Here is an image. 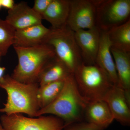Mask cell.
<instances>
[{
  "mask_svg": "<svg viewBox=\"0 0 130 130\" xmlns=\"http://www.w3.org/2000/svg\"><path fill=\"white\" fill-rule=\"evenodd\" d=\"M88 102L79 93L73 74H71L65 79L59 94L50 105L40 109L36 117L52 115L62 120L65 125L80 122Z\"/></svg>",
  "mask_w": 130,
  "mask_h": 130,
  "instance_id": "1",
  "label": "cell"
},
{
  "mask_svg": "<svg viewBox=\"0 0 130 130\" xmlns=\"http://www.w3.org/2000/svg\"><path fill=\"white\" fill-rule=\"evenodd\" d=\"M39 87L38 83H23L9 74L3 76L0 88L6 91L7 99L0 112L6 115L23 113L30 117H36L40 109L37 99Z\"/></svg>",
  "mask_w": 130,
  "mask_h": 130,
  "instance_id": "2",
  "label": "cell"
},
{
  "mask_svg": "<svg viewBox=\"0 0 130 130\" xmlns=\"http://www.w3.org/2000/svg\"><path fill=\"white\" fill-rule=\"evenodd\" d=\"M13 47L18 62L11 76L23 83H38L43 69L56 56L54 49L48 44H42L29 47Z\"/></svg>",
  "mask_w": 130,
  "mask_h": 130,
  "instance_id": "3",
  "label": "cell"
},
{
  "mask_svg": "<svg viewBox=\"0 0 130 130\" xmlns=\"http://www.w3.org/2000/svg\"><path fill=\"white\" fill-rule=\"evenodd\" d=\"M73 74L79 93L88 102L103 100L113 86L106 74L96 64L83 62Z\"/></svg>",
  "mask_w": 130,
  "mask_h": 130,
  "instance_id": "4",
  "label": "cell"
},
{
  "mask_svg": "<svg viewBox=\"0 0 130 130\" xmlns=\"http://www.w3.org/2000/svg\"><path fill=\"white\" fill-rule=\"evenodd\" d=\"M43 44H48L53 48L56 57L72 74L77 67L83 63L74 31L67 25L57 29L50 28Z\"/></svg>",
  "mask_w": 130,
  "mask_h": 130,
  "instance_id": "5",
  "label": "cell"
},
{
  "mask_svg": "<svg viewBox=\"0 0 130 130\" xmlns=\"http://www.w3.org/2000/svg\"><path fill=\"white\" fill-rule=\"evenodd\" d=\"M130 0H96V26L108 31L130 19Z\"/></svg>",
  "mask_w": 130,
  "mask_h": 130,
  "instance_id": "6",
  "label": "cell"
},
{
  "mask_svg": "<svg viewBox=\"0 0 130 130\" xmlns=\"http://www.w3.org/2000/svg\"><path fill=\"white\" fill-rule=\"evenodd\" d=\"M0 119L6 130H62L65 125L62 120L53 115L27 117L21 113L4 114Z\"/></svg>",
  "mask_w": 130,
  "mask_h": 130,
  "instance_id": "7",
  "label": "cell"
},
{
  "mask_svg": "<svg viewBox=\"0 0 130 130\" xmlns=\"http://www.w3.org/2000/svg\"><path fill=\"white\" fill-rule=\"evenodd\" d=\"M66 25L73 31L96 26V0H70Z\"/></svg>",
  "mask_w": 130,
  "mask_h": 130,
  "instance_id": "8",
  "label": "cell"
},
{
  "mask_svg": "<svg viewBox=\"0 0 130 130\" xmlns=\"http://www.w3.org/2000/svg\"><path fill=\"white\" fill-rule=\"evenodd\" d=\"M74 37L79 47L83 62L87 65L95 64L101 37L98 27L74 31Z\"/></svg>",
  "mask_w": 130,
  "mask_h": 130,
  "instance_id": "9",
  "label": "cell"
},
{
  "mask_svg": "<svg viewBox=\"0 0 130 130\" xmlns=\"http://www.w3.org/2000/svg\"><path fill=\"white\" fill-rule=\"evenodd\" d=\"M102 100L108 105L114 120L122 125H129L130 101L121 88L113 85Z\"/></svg>",
  "mask_w": 130,
  "mask_h": 130,
  "instance_id": "10",
  "label": "cell"
},
{
  "mask_svg": "<svg viewBox=\"0 0 130 130\" xmlns=\"http://www.w3.org/2000/svg\"><path fill=\"white\" fill-rule=\"evenodd\" d=\"M42 20L26 3L21 2L8 10L5 20L16 30L42 24Z\"/></svg>",
  "mask_w": 130,
  "mask_h": 130,
  "instance_id": "11",
  "label": "cell"
},
{
  "mask_svg": "<svg viewBox=\"0 0 130 130\" xmlns=\"http://www.w3.org/2000/svg\"><path fill=\"white\" fill-rule=\"evenodd\" d=\"M111 44L109 40L107 31L101 30V40L95 64L105 73L113 85L118 86V79L115 64L111 53Z\"/></svg>",
  "mask_w": 130,
  "mask_h": 130,
  "instance_id": "12",
  "label": "cell"
},
{
  "mask_svg": "<svg viewBox=\"0 0 130 130\" xmlns=\"http://www.w3.org/2000/svg\"><path fill=\"white\" fill-rule=\"evenodd\" d=\"M86 122L106 129L114 120L106 102L102 100L89 102L84 113Z\"/></svg>",
  "mask_w": 130,
  "mask_h": 130,
  "instance_id": "13",
  "label": "cell"
},
{
  "mask_svg": "<svg viewBox=\"0 0 130 130\" xmlns=\"http://www.w3.org/2000/svg\"><path fill=\"white\" fill-rule=\"evenodd\" d=\"M50 30L42 24L16 30L13 46L29 47L43 44Z\"/></svg>",
  "mask_w": 130,
  "mask_h": 130,
  "instance_id": "14",
  "label": "cell"
},
{
  "mask_svg": "<svg viewBox=\"0 0 130 130\" xmlns=\"http://www.w3.org/2000/svg\"><path fill=\"white\" fill-rule=\"evenodd\" d=\"M118 79V86L130 101V53L111 47Z\"/></svg>",
  "mask_w": 130,
  "mask_h": 130,
  "instance_id": "15",
  "label": "cell"
},
{
  "mask_svg": "<svg viewBox=\"0 0 130 130\" xmlns=\"http://www.w3.org/2000/svg\"><path fill=\"white\" fill-rule=\"evenodd\" d=\"M70 9V0H52L44 13L42 19L49 22L52 29L66 25Z\"/></svg>",
  "mask_w": 130,
  "mask_h": 130,
  "instance_id": "16",
  "label": "cell"
},
{
  "mask_svg": "<svg viewBox=\"0 0 130 130\" xmlns=\"http://www.w3.org/2000/svg\"><path fill=\"white\" fill-rule=\"evenodd\" d=\"M71 74L65 64L56 56L47 63L38 77L37 83L39 86L65 80Z\"/></svg>",
  "mask_w": 130,
  "mask_h": 130,
  "instance_id": "17",
  "label": "cell"
},
{
  "mask_svg": "<svg viewBox=\"0 0 130 130\" xmlns=\"http://www.w3.org/2000/svg\"><path fill=\"white\" fill-rule=\"evenodd\" d=\"M111 47L130 53V19L107 31Z\"/></svg>",
  "mask_w": 130,
  "mask_h": 130,
  "instance_id": "18",
  "label": "cell"
},
{
  "mask_svg": "<svg viewBox=\"0 0 130 130\" xmlns=\"http://www.w3.org/2000/svg\"><path fill=\"white\" fill-rule=\"evenodd\" d=\"M65 80L39 86L38 91L37 99L40 109L50 105L56 99L63 89Z\"/></svg>",
  "mask_w": 130,
  "mask_h": 130,
  "instance_id": "19",
  "label": "cell"
},
{
  "mask_svg": "<svg viewBox=\"0 0 130 130\" xmlns=\"http://www.w3.org/2000/svg\"><path fill=\"white\" fill-rule=\"evenodd\" d=\"M16 30L5 20L0 18V56H5L14 43Z\"/></svg>",
  "mask_w": 130,
  "mask_h": 130,
  "instance_id": "20",
  "label": "cell"
},
{
  "mask_svg": "<svg viewBox=\"0 0 130 130\" xmlns=\"http://www.w3.org/2000/svg\"><path fill=\"white\" fill-rule=\"evenodd\" d=\"M64 130H104L105 129L86 121H80L67 125Z\"/></svg>",
  "mask_w": 130,
  "mask_h": 130,
  "instance_id": "21",
  "label": "cell"
},
{
  "mask_svg": "<svg viewBox=\"0 0 130 130\" xmlns=\"http://www.w3.org/2000/svg\"><path fill=\"white\" fill-rule=\"evenodd\" d=\"M52 0H35L32 9L41 16L48 7Z\"/></svg>",
  "mask_w": 130,
  "mask_h": 130,
  "instance_id": "22",
  "label": "cell"
},
{
  "mask_svg": "<svg viewBox=\"0 0 130 130\" xmlns=\"http://www.w3.org/2000/svg\"><path fill=\"white\" fill-rule=\"evenodd\" d=\"M1 2L2 7L9 10L12 9L15 5L13 0H1Z\"/></svg>",
  "mask_w": 130,
  "mask_h": 130,
  "instance_id": "23",
  "label": "cell"
},
{
  "mask_svg": "<svg viewBox=\"0 0 130 130\" xmlns=\"http://www.w3.org/2000/svg\"><path fill=\"white\" fill-rule=\"evenodd\" d=\"M5 70H6V68L0 67V79L3 76V74H4Z\"/></svg>",
  "mask_w": 130,
  "mask_h": 130,
  "instance_id": "24",
  "label": "cell"
},
{
  "mask_svg": "<svg viewBox=\"0 0 130 130\" xmlns=\"http://www.w3.org/2000/svg\"><path fill=\"white\" fill-rule=\"evenodd\" d=\"M0 130H6L3 128L1 123H0Z\"/></svg>",
  "mask_w": 130,
  "mask_h": 130,
  "instance_id": "25",
  "label": "cell"
},
{
  "mask_svg": "<svg viewBox=\"0 0 130 130\" xmlns=\"http://www.w3.org/2000/svg\"><path fill=\"white\" fill-rule=\"evenodd\" d=\"M2 6L1 3V0H0V10L1 9Z\"/></svg>",
  "mask_w": 130,
  "mask_h": 130,
  "instance_id": "26",
  "label": "cell"
},
{
  "mask_svg": "<svg viewBox=\"0 0 130 130\" xmlns=\"http://www.w3.org/2000/svg\"><path fill=\"white\" fill-rule=\"evenodd\" d=\"M1 56H0V59H1Z\"/></svg>",
  "mask_w": 130,
  "mask_h": 130,
  "instance_id": "27",
  "label": "cell"
}]
</instances>
